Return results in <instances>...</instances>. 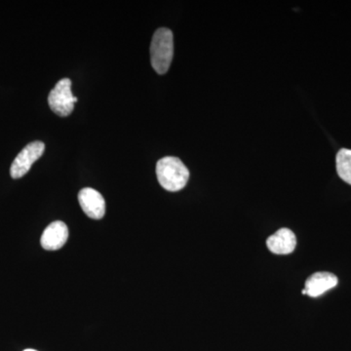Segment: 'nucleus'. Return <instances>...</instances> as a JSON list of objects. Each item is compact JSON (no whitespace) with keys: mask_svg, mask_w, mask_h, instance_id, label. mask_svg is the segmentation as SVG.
I'll return each instance as SVG.
<instances>
[{"mask_svg":"<svg viewBox=\"0 0 351 351\" xmlns=\"http://www.w3.org/2000/svg\"><path fill=\"white\" fill-rule=\"evenodd\" d=\"M156 175L160 186L172 193L184 189L189 179L188 168L174 156L163 157L157 162Z\"/></svg>","mask_w":351,"mask_h":351,"instance_id":"f257e3e1","label":"nucleus"},{"mask_svg":"<svg viewBox=\"0 0 351 351\" xmlns=\"http://www.w3.org/2000/svg\"><path fill=\"white\" fill-rule=\"evenodd\" d=\"M174 55L173 32L160 27L154 32L151 45L152 66L158 75H165L172 63Z\"/></svg>","mask_w":351,"mask_h":351,"instance_id":"f03ea898","label":"nucleus"},{"mask_svg":"<svg viewBox=\"0 0 351 351\" xmlns=\"http://www.w3.org/2000/svg\"><path fill=\"white\" fill-rule=\"evenodd\" d=\"M77 98L71 92V82L69 78H64L53 88L48 97V103L51 110L59 117H68L73 112Z\"/></svg>","mask_w":351,"mask_h":351,"instance_id":"7ed1b4c3","label":"nucleus"},{"mask_svg":"<svg viewBox=\"0 0 351 351\" xmlns=\"http://www.w3.org/2000/svg\"><path fill=\"white\" fill-rule=\"evenodd\" d=\"M44 151H45V145L40 141H36L25 145L11 165V177L13 179L24 177L31 170L32 164L43 156Z\"/></svg>","mask_w":351,"mask_h":351,"instance_id":"20e7f679","label":"nucleus"},{"mask_svg":"<svg viewBox=\"0 0 351 351\" xmlns=\"http://www.w3.org/2000/svg\"><path fill=\"white\" fill-rule=\"evenodd\" d=\"M78 201L83 212L89 218L101 219L106 213V202L103 195L96 189L85 188L78 193Z\"/></svg>","mask_w":351,"mask_h":351,"instance_id":"39448f33","label":"nucleus"},{"mask_svg":"<svg viewBox=\"0 0 351 351\" xmlns=\"http://www.w3.org/2000/svg\"><path fill=\"white\" fill-rule=\"evenodd\" d=\"M338 282V277L331 272H316L307 279L302 293V295H307L311 298L320 297L324 293L336 287Z\"/></svg>","mask_w":351,"mask_h":351,"instance_id":"423d86ee","label":"nucleus"},{"mask_svg":"<svg viewBox=\"0 0 351 351\" xmlns=\"http://www.w3.org/2000/svg\"><path fill=\"white\" fill-rule=\"evenodd\" d=\"M69 239V228L63 221H54L44 230L41 237V246L45 250H59Z\"/></svg>","mask_w":351,"mask_h":351,"instance_id":"0eeeda50","label":"nucleus"},{"mask_svg":"<svg viewBox=\"0 0 351 351\" xmlns=\"http://www.w3.org/2000/svg\"><path fill=\"white\" fill-rule=\"evenodd\" d=\"M267 248L276 255H289L295 251L297 239L289 228H281L267 240Z\"/></svg>","mask_w":351,"mask_h":351,"instance_id":"6e6552de","label":"nucleus"},{"mask_svg":"<svg viewBox=\"0 0 351 351\" xmlns=\"http://www.w3.org/2000/svg\"><path fill=\"white\" fill-rule=\"evenodd\" d=\"M336 165L339 178L351 186V149H341L338 152Z\"/></svg>","mask_w":351,"mask_h":351,"instance_id":"1a4fd4ad","label":"nucleus"},{"mask_svg":"<svg viewBox=\"0 0 351 351\" xmlns=\"http://www.w3.org/2000/svg\"><path fill=\"white\" fill-rule=\"evenodd\" d=\"M24 351H38V350H25Z\"/></svg>","mask_w":351,"mask_h":351,"instance_id":"9d476101","label":"nucleus"}]
</instances>
